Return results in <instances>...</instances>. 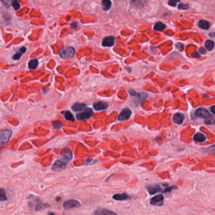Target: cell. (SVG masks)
Wrapping results in <instances>:
<instances>
[{"mask_svg":"<svg viewBox=\"0 0 215 215\" xmlns=\"http://www.w3.org/2000/svg\"><path fill=\"white\" fill-rule=\"evenodd\" d=\"M86 105L84 103H76L74 105H73L72 106V110L74 112H80L82 111L86 107Z\"/></svg>","mask_w":215,"mask_h":215,"instance_id":"e0dca14e","label":"cell"},{"mask_svg":"<svg viewBox=\"0 0 215 215\" xmlns=\"http://www.w3.org/2000/svg\"><path fill=\"white\" fill-rule=\"evenodd\" d=\"M146 189L150 195H153L157 193L164 192L163 189L159 184H150V185L146 186Z\"/></svg>","mask_w":215,"mask_h":215,"instance_id":"8992f818","label":"cell"},{"mask_svg":"<svg viewBox=\"0 0 215 215\" xmlns=\"http://www.w3.org/2000/svg\"><path fill=\"white\" fill-rule=\"evenodd\" d=\"M131 115H132V111L126 108L121 112L117 119L118 121H126L130 118Z\"/></svg>","mask_w":215,"mask_h":215,"instance_id":"ba28073f","label":"cell"},{"mask_svg":"<svg viewBox=\"0 0 215 215\" xmlns=\"http://www.w3.org/2000/svg\"><path fill=\"white\" fill-rule=\"evenodd\" d=\"M112 6V1L110 0H103L102 1V7L104 10L108 11Z\"/></svg>","mask_w":215,"mask_h":215,"instance_id":"603a6c76","label":"cell"},{"mask_svg":"<svg viewBox=\"0 0 215 215\" xmlns=\"http://www.w3.org/2000/svg\"><path fill=\"white\" fill-rule=\"evenodd\" d=\"M1 1L5 3L6 5L9 6L10 4H11L13 0H1Z\"/></svg>","mask_w":215,"mask_h":215,"instance_id":"836d02e7","label":"cell"},{"mask_svg":"<svg viewBox=\"0 0 215 215\" xmlns=\"http://www.w3.org/2000/svg\"><path fill=\"white\" fill-rule=\"evenodd\" d=\"M198 25H199L201 28L204 30H208L210 26V23L204 20H201L199 23H198Z\"/></svg>","mask_w":215,"mask_h":215,"instance_id":"d6986e66","label":"cell"},{"mask_svg":"<svg viewBox=\"0 0 215 215\" xmlns=\"http://www.w3.org/2000/svg\"><path fill=\"white\" fill-rule=\"evenodd\" d=\"M72 157V153L70 152H64L62 153V161H64L65 163H68L69 161L71 159V158Z\"/></svg>","mask_w":215,"mask_h":215,"instance_id":"ffe728a7","label":"cell"},{"mask_svg":"<svg viewBox=\"0 0 215 215\" xmlns=\"http://www.w3.org/2000/svg\"><path fill=\"white\" fill-rule=\"evenodd\" d=\"M153 28L155 30H157V31H162L163 30L166 28V25L162 22H157L154 25Z\"/></svg>","mask_w":215,"mask_h":215,"instance_id":"d4e9b609","label":"cell"},{"mask_svg":"<svg viewBox=\"0 0 215 215\" xmlns=\"http://www.w3.org/2000/svg\"><path fill=\"white\" fill-rule=\"evenodd\" d=\"M93 112L91 108H86L82 112L78 113L76 115V117L79 120H86L90 118L93 115Z\"/></svg>","mask_w":215,"mask_h":215,"instance_id":"277c9868","label":"cell"},{"mask_svg":"<svg viewBox=\"0 0 215 215\" xmlns=\"http://www.w3.org/2000/svg\"><path fill=\"white\" fill-rule=\"evenodd\" d=\"M48 215H55V213H50L49 214H48Z\"/></svg>","mask_w":215,"mask_h":215,"instance_id":"74e56055","label":"cell"},{"mask_svg":"<svg viewBox=\"0 0 215 215\" xmlns=\"http://www.w3.org/2000/svg\"><path fill=\"white\" fill-rule=\"evenodd\" d=\"M80 206V203L78 200L76 199H69L65 201L63 204V208L65 210L74 209V208H79Z\"/></svg>","mask_w":215,"mask_h":215,"instance_id":"5b68a950","label":"cell"},{"mask_svg":"<svg viewBox=\"0 0 215 215\" xmlns=\"http://www.w3.org/2000/svg\"><path fill=\"white\" fill-rule=\"evenodd\" d=\"M184 118H185V116H184L183 113H177L174 115L173 121L174 123L178 124V125H180V124H181L184 122Z\"/></svg>","mask_w":215,"mask_h":215,"instance_id":"4fadbf2b","label":"cell"},{"mask_svg":"<svg viewBox=\"0 0 215 215\" xmlns=\"http://www.w3.org/2000/svg\"><path fill=\"white\" fill-rule=\"evenodd\" d=\"M39 61L37 59L30 60L28 62V68L30 69H35L38 67Z\"/></svg>","mask_w":215,"mask_h":215,"instance_id":"7402d4cb","label":"cell"},{"mask_svg":"<svg viewBox=\"0 0 215 215\" xmlns=\"http://www.w3.org/2000/svg\"><path fill=\"white\" fill-rule=\"evenodd\" d=\"M115 37L112 36L106 37L103 40L102 45L104 47H112L115 43Z\"/></svg>","mask_w":215,"mask_h":215,"instance_id":"7c38bea8","label":"cell"},{"mask_svg":"<svg viewBox=\"0 0 215 215\" xmlns=\"http://www.w3.org/2000/svg\"><path fill=\"white\" fill-rule=\"evenodd\" d=\"M12 135L11 130L6 129L0 131V150L6 146Z\"/></svg>","mask_w":215,"mask_h":215,"instance_id":"7a4b0ae2","label":"cell"},{"mask_svg":"<svg viewBox=\"0 0 215 215\" xmlns=\"http://www.w3.org/2000/svg\"><path fill=\"white\" fill-rule=\"evenodd\" d=\"M214 43L213 41H211V40H207L205 42V47L208 50H209V51H210V50H211L214 48Z\"/></svg>","mask_w":215,"mask_h":215,"instance_id":"4316f807","label":"cell"},{"mask_svg":"<svg viewBox=\"0 0 215 215\" xmlns=\"http://www.w3.org/2000/svg\"><path fill=\"white\" fill-rule=\"evenodd\" d=\"M59 54L60 57L64 59L72 58L75 54V49L72 47H68L60 50Z\"/></svg>","mask_w":215,"mask_h":215,"instance_id":"3957f363","label":"cell"},{"mask_svg":"<svg viewBox=\"0 0 215 215\" xmlns=\"http://www.w3.org/2000/svg\"><path fill=\"white\" fill-rule=\"evenodd\" d=\"M78 23H77V22H74V23H72V24H71V28H75L77 27V26H78Z\"/></svg>","mask_w":215,"mask_h":215,"instance_id":"e575fe53","label":"cell"},{"mask_svg":"<svg viewBox=\"0 0 215 215\" xmlns=\"http://www.w3.org/2000/svg\"><path fill=\"white\" fill-rule=\"evenodd\" d=\"M52 126L53 127V128L60 129L62 126V123L60 122H53L52 123Z\"/></svg>","mask_w":215,"mask_h":215,"instance_id":"f546056e","label":"cell"},{"mask_svg":"<svg viewBox=\"0 0 215 215\" xmlns=\"http://www.w3.org/2000/svg\"><path fill=\"white\" fill-rule=\"evenodd\" d=\"M62 114H63L64 116V118L66 120H68L69 121H72V122H74V121L75 120L74 117L72 114L70 113L69 111H66V112H62Z\"/></svg>","mask_w":215,"mask_h":215,"instance_id":"cb8c5ba5","label":"cell"},{"mask_svg":"<svg viewBox=\"0 0 215 215\" xmlns=\"http://www.w3.org/2000/svg\"><path fill=\"white\" fill-rule=\"evenodd\" d=\"M194 140L197 142H203L206 140V137L202 133H197L194 136Z\"/></svg>","mask_w":215,"mask_h":215,"instance_id":"2e32d148","label":"cell"},{"mask_svg":"<svg viewBox=\"0 0 215 215\" xmlns=\"http://www.w3.org/2000/svg\"><path fill=\"white\" fill-rule=\"evenodd\" d=\"M7 199V197L6 195V191L4 189L0 188V201H6Z\"/></svg>","mask_w":215,"mask_h":215,"instance_id":"83f0119b","label":"cell"},{"mask_svg":"<svg viewBox=\"0 0 215 215\" xmlns=\"http://www.w3.org/2000/svg\"><path fill=\"white\" fill-rule=\"evenodd\" d=\"M195 115L204 119V123L207 125H213L215 123V120L213 119V117L211 115V114L208 112L207 110L204 108H201L196 110Z\"/></svg>","mask_w":215,"mask_h":215,"instance_id":"6da1fadb","label":"cell"},{"mask_svg":"<svg viewBox=\"0 0 215 215\" xmlns=\"http://www.w3.org/2000/svg\"><path fill=\"white\" fill-rule=\"evenodd\" d=\"M67 164L65 163L62 160H57L56 162L53 164L52 170L55 172L60 171L63 169H65L66 168Z\"/></svg>","mask_w":215,"mask_h":215,"instance_id":"9c48e42d","label":"cell"},{"mask_svg":"<svg viewBox=\"0 0 215 215\" xmlns=\"http://www.w3.org/2000/svg\"><path fill=\"white\" fill-rule=\"evenodd\" d=\"M50 205L49 204H45V203H39L37 204V206L35 207V210L36 211H40V210H43L44 209H46L49 207H50Z\"/></svg>","mask_w":215,"mask_h":215,"instance_id":"484cf974","label":"cell"},{"mask_svg":"<svg viewBox=\"0 0 215 215\" xmlns=\"http://www.w3.org/2000/svg\"><path fill=\"white\" fill-rule=\"evenodd\" d=\"M26 52V48L25 47H23L19 50V51L13 56V59L14 60H18L21 57L22 55Z\"/></svg>","mask_w":215,"mask_h":215,"instance_id":"44dd1931","label":"cell"},{"mask_svg":"<svg viewBox=\"0 0 215 215\" xmlns=\"http://www.w3.org/2000/svg\"><path fill=\"white\" fill-rule=\"evenodd\" d=\"M12 6L15 10H18L20 8V4L18 3V0H13L11 3Z\"/></svg>","mask_w":215,"mask_h":215,"instance_id":"f1b7e54d","label":"cell"},{"mask_svg":"<svg viewBox=\"0 0 215 215\" xmlns=\"http://www.w3.org/2000/svg\"><path fill=\"white\" fill-rule=\"evenodd\" d=\"M208 151H210V152H212V153H215V145H212V146H211L210 147L208 148Z\"/></svg>","mask_w":215,"mask_h":215,"instance_id":"d6a6232c","label":"cell"},{"mask_svg":"<svg viewBox=\"0 0 215 215\" xmlns=\"http://www.w3.org/2000/svg\"><path fill=\"white\" fill-rule=\"evenodd\" d=\"M94 215H118V214L116 213L110 211L109 210L105 209V208H99V209H97L95 211Z\"/></svg>","mask_w":215,"mask_h":215,"instance_id":"30bf717a","label":"cell"},{"mask_svg":"<svg viewBox=\"0 0 215 215\" xmlns=\"http://www.w3.org/2000/svg\"><path fill=\"white\" fill-rule=\"evenodd\" d=\"M130 198L126 193H122V194H116L113 196V199L116 201H124L127 200Z\"/></svg>","mask_w":215,"mask_h":215,"instance_id":"9a60e30c","label":"cell"},{"mask_svg":"<svg viewBox=\"0 0 215 215\" xmlns=\"http://www.w3.org/2000/svg\"><path fill=\"white\" fill-rule=\"evenodd\" d=\"M210 110H211V112H212L213 114H214V115H215V105L211 106L210 108Z\"/></svg>","mask_w":215,"mask_h":215,"instance_id":"d590c367","label":"cell"},{"mask_svg":"<svg viewBox=\"0 0 215 215\" xmlns=\"http://www.w3.org/2000/svg\"><path fill=\"white\" fill-rule=\"evenodd\" d=\"M178 8L181 9H187L188 8H189V5L187 4H183V3H181L178 6Z\"/></svg>","mask_w":215,"mask_h":215,"instance_id":"1f68e13d","label":"cell"},{"mask_svg":"<svg viewBox=\"0 0 215 215\" xmlns=\"http://www.w3.org/2000/svg\"><path fill=\"white\" fill-rule=\"evenodd\" d=\"M129 93L131 95L133 96H135L136 97V98L138 99L139 98V99H140L141 101H143L145 99L147 98V95L145 93H137L135 92V91L132 89V90H130L129 91Z\"/></svg>","mask_w":215,"mask_h":215,"instance_id":"5bb4252c","label":"cell"},{"mask_svg":"<svg viewBox=\"0 0 215 215\" xmlns=\"http://www.w3.org/2000/svg\"><path fill=\"white\" fill-rule=\"evenodd\" d=\"M132 5L136 7H142L147 2V0H130Z\"/></svg>","mask_w":215,"mask_h":215,"instance_id":"ac0fdd59","label":"cell"},{"mask_svg":"<svg viewBox=\"0 0 215 215\" xmlns=\"http://www.w3.org/2000/svg\"><path fill=\"white\" fill-rule=\"evenodd\" d=\"M199 52H200L201 53H203V54H204V53H205V52H206L205 50H204V49L203 48H202V47L200 48V49H199Z\"/></svg>","mask_w":215,"mask_h":215,"instance_id":"8d00e7d4","label":"cell"},{"mask_svg":"<svg viewBox=\"0 0 215 215\" xmlns=\"http://www.w3.org/2000/svg\"><path fill=\"white\" fill-rule=\"evenodd\" d=\"M164 197L162 194H158L150 199V203L152 206H161L164 204Z\"/></svg>","mask_w":215,"mask_h":215,"instance_id":"52a82bcc","label":"cell"},{"mask_svg":"<svg viewBox=\"0 0 215 215\" xmlns=\"http://www.w3.org/2000/svg\"><path fill=\"white\" fill-rule=\"evenodd\" d=\"M179 1L180 0H169V2H168V4L171 6H176L177 3H179Z\"/></svg>","mask_w":215,"mask_h":215,"instance_id":"4dcf8cb0","label":"cell"},{"mask_svg":"<svg viewBox=\"0 0 215 215\" xmlns=\"http://www.w3.org/2000/svg\"><path fill=\"white\" fill-rule=\"evenodd\" d=\"M108 106V104L105 101H98L93 103V108L97 111L106 110Z\"/></svg>","mask_w":215,"mask_h":215,"instance_id":"8fae6325","label":"cell"}]
</instances>
